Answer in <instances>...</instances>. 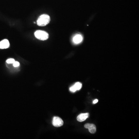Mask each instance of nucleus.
Masks as SVG:
<instances>
[{"label": "nucleus", "mask_w": 139, "mask_h": 139, "mask_svg": "<svg viewBox=\"0 0 139 139\" xmlns=\"http://www.w3.org/2000/svg\"><path fill=\"white\" fill-rule=\"evenodd\" d=\"M50 18L49 15L47 14H43L40 15L37 21L38 26H44L49 23Z\"/></svg>", "instance_id": "obj_1"}, {"label": "nucleus", "mask_w": 139, "mask_h": 139, "mask_svg": "<svg viewBox=\"0 0 139 139\" xmlns=\"http://www.w3.org/2000/svg\"><path fill=\"white\" fill-rule=\"evenodd\" d=\"M35 36L37 39L41 40L44 41L48 38V34L45 31L41 30L36 31L35 33Z\"/></svg>", "instance_id": "obj_2"}, {"label": "nucleus", "mask_w": 139, "mask_h": 139, "mask_svg": "<svg viewBox=\"0 0 139 139\" xmlns=\"http://www.w3.org/2000/svg\"><path fill=\"white\" fill-rule=\"evenodd\" d=\"M52 124L56 127L62 126L63 124V121L61 118L58 117H54L52 121Z\"/></svg>", "instance_id": "obj_3"}, {"label": "nucleus", "mask_w": 139, "mask_h": 139, "mask_svg": "<svg viewBox=\"0 0 139 139\" xmlns=\"http://www.w3.org/2000/svg\"><path fill=\"white\" fill-rule=\"evenodd\" d=\"M85 128L88 129L91 133L94 134L96 131V127L94 124H86L84 126Z\"/></svg>", "instance_id": "obj_4"}, {"label": "nucleus", "mask_w": 139, "mask_h": 139, "mask_svg": "<svg viewBox=\"0 0 139 139\" xmlns=\"http://www.w3.org/2000/svg\"><path fill=\"white\" fill-rule=\"evenodd\" d=\"M89 114L88 113H82L79 114L77 117V121L79 122H83L85 121L87 118L89 117Z\"/></svg>", "instance_id": "obj_5"}, {"label": "nucleus", "mask_w": 139, "mask_h": 139, "mask_svg": "<svg viewBox=\"0 0 139 139\" xmlns=\"http://www.w3.org/2000/svg\"><path fill=\"white\" fill-rule=\"evenodd\" d=\"M9 46V43L8 40L5 39L0 42V48L2 49L8 48Z\"/></svg>", "instance_id": "obj_6"}, {"label": "nucleus", "mask_w": 139, "mask_h": 139, "mask_svg": "<svg viewBox=\"0 0 139 139\" xmlns=\"http://www.w3.org/2000/svg\"><path fill=\"white\" fill-rule=\"evenodd\" d=\"M73 40L75 43H80L82 41L83 37L80 35H76L73 38Z\"/></svg>", "instance_id": "obj_7"}, {"label": "nucleus", "mask_w": 139, "mask_h": 139, "mask_svg": "<svg viewBox=\"0 0 139 139\" xmlns=\"http://www.w3.org/2000/svg\"><path fill=\"white\" fill-rule=\"evenodd\" d=\"M74 86L77 91H78L81 89L82 87V84L80 82H77L74 85Z\"/></svg>", "instance_id": "obj_8"}, {"label": "nucleus", "mask_w": 139, "mask_h": 139, "mask_svg": "<svg viewBox=\"0 0 139 139\" xmlns=\"http://www.w3.org/2000/svg\"><path fill=\"white\" fill-rule=\"evenodd\" d=\"M14 62H15V60L13 58H10V59H8L6 60V62L8 64H12V63L13 64Z\"/></svg>", "instance_id": "obj_9"}, {"label": "nucleus", "mask_w": 139, "mask_h": 139, "mask_svg": "<svg viewBox=\"0 0 139 139\" xmlns=\"http://www.w3.org/2000/svg\"><path fill=\"white\" fill-rule=\"evenodd\" d=\"M70 91L71 92H75L77 91V90H76V88L73 85V86H71V87L70 88Z\"/></svg>", "instance_id": "obj_10"}, {"label": "nucleus", "mask_w": 139, "mask_h": 139, "mask_svg": "<svg viewBox=\"0 0 139 139\" xmlns=\"http://www.w3.org/2000/svg\"><path fill=\"white\" fill-rule=\"evenodd\" d=\"M20 65V63L18 62H14V63H13V65L14 67H17L19 66Z\"/></svg>", "instance_id": "obj_11"}, {"label": "nucleus", "mask_w": 139, "mask_h": 139, "mask_svg": "<svg viewBox=\"0 0 139 139\" xmlns=\"http://www.w3.org/2000/svg\"><path fill=\"white\" fill-rule=\"evenodd\" d=\"M98 102V99L94 100L93 101V104H96V103H97V102Z\"/></svg>", "instance_id": "obj_12"}]
</instances>
